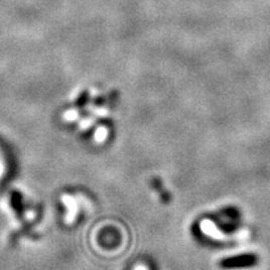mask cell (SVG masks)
<instances>
[{"label": "cell", "instance_id": "1", "mask_svg": "<svg viewBox=\"0 0 270 270\" xmlns=\"http://www.w3.org/2000/svg\"><path fill=\"white\" fill-rule=\"evenodd\" d=\"M256 256L254 254H246V255H239L234 256V258H228L220 261V266L227 269L232 268H244V266H250L255 264Z\"/></svg>", "mask_w": 270, "mask_h": 270}, {"label": "cell", "instance_id": "2", "mask_svg": "<svg viewBox=\"0 0 270 270\" xmlns=\"http://www.w3.org/2000/svg\"><path fill=\"white\" fill-rule=\"evenodd\" d=\"M200 228H201V232L204 233L205 235L210 236V238H213V239H217V240H224V239L228 238V236L225 235L223 232H220V230L217 228V225H215L214 223L209 219L202 220Z\"/></svg>", "mask_w": 270, "mask_h": 270}, {"label": "cell", "instance_id": "3", "mask_svg": "<svg viewBox=\"0 0 270 270\" xmlns=\"http://www.w3.org/2000/svg\"><path fill=\"white\" fill-rule=\"evenodd\" d=\"M135 270H148V269L145 268L144 265H139V266H137V268H135Z\"/></svg>", "mask_w": 270, "mask_h": 270}]
</instances>
